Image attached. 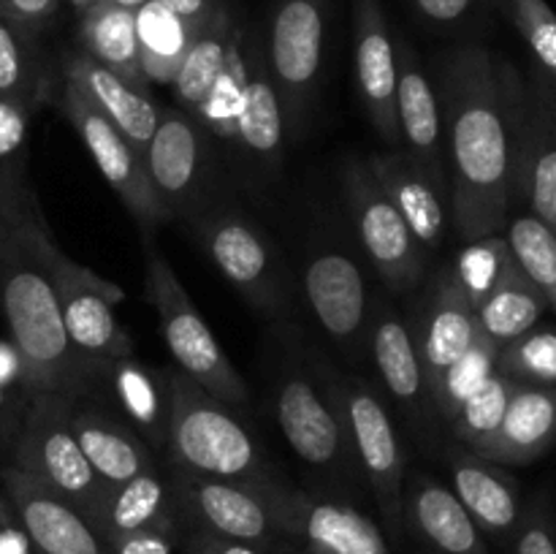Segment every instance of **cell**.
Wrapping results in <instances>:
<instances>
[{"instance_id":"obj_1","label":"cell","mask_w":556,"mask_h":554,"mask_svg":"<svg viewBox=\"0 0 556 554\" xmlns=\"http://www.w3.org/2000/svg\"><path fill=\"white\" fill-rule=\"evenodd\" d=\"M448 212L456 237L503 234L516 201L525 92L519 74L483 47H462L440 71Z\"/></svg>"},{"instance_id":"obj_2","label":"cell","mask_w":556,"mask_h":554,"mask_svg":"<svg viewBox=\"0 0 556 554\" xmlns=\"http://www.w3.org/2000/svg\"><path fill=\"white\" fill-rule=\"evenodd\" d=\"M54 242L41 204L0 217V313L30 396H87L101 369L74 351L60 315L47 250Z\"/></svg>"},{"instance_id":"obj_3","label":"cell","mask_w":556,"mask_h":554,"mask_svg":"<svg viewBox=\"0 0 556 554\" xmlns=\"http://www.w3.org/2000/svg\"><path fill=\"white\" fill-rule=\"evenodd\" d=\"M172 375V418H168V465L201 478L237 483L275 481L264 449L239 421L231 405L212 396L179 369Z\"/></svg>"},{"instance_id":"obj_4","label":"cell","mask_w":556,"mask_h":554,"mask_svg":"<svg viewBox=\"0 0 556 554\" xmlns=\"http://www.w3.org/2000/svg\"><path fill=\"white\" fill-rule=\"evenodd\" d=\"M74 402L68 394L30 396L20 429L11 440L9 465L20 467L22 473L68 500L96 525L109 487L96 476L85 451L76 443L71 429Z\"/></svg>"},{"instance_id":"obj_5","label":"cell","mask_w":556,"mask_h":554,"mask_svg":"<svg viewBox=\"0 0 556 554\" xmlns=\"http://www.w3.org/2000/svg\"><path fill=\"white\" fill-rule=\"evenodd\" d=\"M144 293L155 310L163 342L177 362L179 373L188 375L193 383L226 405H244L250 400L248 383L212 335L174 266L157 250L147 253Z\"/></svg>"},{"instance_id":"obj_6","label":"cell","mask_w":556,"mask_h":554,"mask_svg":"<svg viewBox=\"0 0 556 554\" xmlns=\"http://www.w3.org/2000/svg\"><path fill=\"white\" fill-rule=\"evenodd\" d=\"M190 223L212 264L255 310L269 315L286 313L291 304V280L282 255L258 223L233 206H206Z\"/></svg>"},{"instance_id":"obj_7","label":"cell","mask_w":556,"mask_h":554,"mask_svg":"<svg viewBox=\"0 0 556 554\" xmlns=\"http://www.w3.org/2000/svg\"><path fill=\"white\" fill-rule=\"evenodd\" d=\"M326 380L340 402L353 456L372 487L380 516L386 521V532L389 538H400L405 530L402 505H405L407 467L405 449H402L400 432L391 421L389 407L383 405L378 391L367 380L337 373Z\"/></svg>"},{"instance_id":"obj_8","label":"cell","mask_w":556,"mask_h":554,"mask_svg":"<svg viewBox=\"0 0 556 554\" xmlns=\"http://www.w3.org/2000/svg\"><path fill=\"white\" fill-rule=\"evenodd\" d=\"M47 261L58 291L65 335L74 351L96 367L130 356L134 340L114 315V304L125 299L123 288L71 259L58 242L49 244Z\"/></svg>"},{"instance_id":"obj_9","label":"cell","mask_w":556,"mask_h":554,"mask_svg":"<svg viewBox=\"0 0 556 554\" xmlns=\"http://www.w3.org/2000/svg\"><path fill=\"white\" fill-rule=\"evenodd\" d=\"M277 424L293 454L318 473L342 476L356 465L340 402L329 380H318L302 362L282 369L275 402Z\"/></svg>"},{"instance_id":"obj_10","label":"cell","mask_w":556,"mask_h":554,"mask_svg":"<svg viewBox=\"0 0 556 554\" xmlns=\"http://www.w3.org/2000/svg\"><path fill=\"white\" fill-rule=\"evenodd\" d=\"M345 199L358 244L380 280L394 293L413 291L427 275L429 253L383 193L367 163L348 166Z\"/></svg>"},{"instance_id":"obj_11","label":"cell","mask_w":556,"mask_h":554,"mask_svg":"<svg viewBox=\"0 0 556 554\" xmlns=\"http://www.w3.org/2000/svg\"><path fill=\"white\" fill-rule=\"evenodd\" d=\"M58 103L60 112L65 114L71 128L76 130L81 144L87 147L90 158L96 161L101 177L119 196L123 206L134 215L141 231L147 234L155 226H161V223H166L168 215L161 201H157L155 190H152L144 158L103 117L101 109L68 76H63V81H60Z\"/></svg>"},{"instance_id":"obj_12","label":"cell","mask_w":556,"mask_h":554,"mask_svg":"<svg viewBox=\"0 0 556 554\" xmlns=\"http://www.w3.org/2000/svg\"><path fill=\"white\" fill-rule=\"evenodd\" d=\"M166 473L179 521H188L195 530L248 541L255 546H266L282 536L275 516V489L280 487V481L264 487L220 481V478L190 476L172 465Z\"/></svg>"},{"instance_id":"obj_13","label":"cell","mask_w":556,"mask_h":554,"mask_svg":"<svg viewBox=\"0 0 556 554\" xmlns=\"http://www.w3.org/2000/svg\"><path fill=\"white\" fill-rule=\"evenodd\" d=\"M215 147L199 123L179 106L161 109V123L144 152L147 174L157 201L172 217L195 215L210 206Z\"/></svg>"},{"instance_id":"obj_14","label":"cell","mask_w":556,"mask_h":554,"mask_svg":"<svg viewBox=\"0 0 556 554\" xmlns=\"http://www.w3.org/2000/svg\"><path fill=\"white\" fill-rule=\"evenodd\" d=\"M326 9L329 0H280L271 14L266 65L280 96L286 128L293 136L313 106L324 63Z\"/></svg>"},{"instance_id":"obj_15","label":"cell","mask_w":556,"mask_h":554,"mask_svg":"<svg viewBox=\"0 0 556 554\" xmlns=\"http://www.w3.org/2000/svg\"><path fill=\"white\" fill-rule=\"evenodd\" d=\"M302 288L326 335L342 351L356 353L364 335H369L372 299L367 291V277L351 250L329 242L315 244L304 261Z\"/></svg>"},{"instance_id":"obj_16","label":"cell","mask_w":556,"mask_h":554,"mask_svg":"<svg viewBox=\"0 0 556 554\" xmlns=\"http://www.w3.org/2000/svg\"><path fill=\"white\" fill-rule=\"evenodd\" d=\"M0 489L36 554H112L106 538L79 508L20 467L5 465L0 470Z\"/></svg>"},{"instance_id":"obj_17","label":"cell","mask_w":556,"mask_h":554,"mask_svg":"<svg viewBox=\"0 0 556 554\" xmlns=\"http://www.w3.org/2000/svg\"><path fill=\"white\" fill-rule=\"evenodd\" d=\"M275 516L282 536L302 538L309 554H389L378 525L348 503L309 498L280 483L275 489Z\"/></svg>"},{"instance_id":"obj_18","label":"cell","mask_w":556,"mask_h":554,"mask_svg":"<svg viewBox=\"0 0 556 554\" xmlns=\"http://www.w3.org/2000/svg\"><path fill=\"white\" fill-rule=\"evenodd\" d=\"M353 52L358 96L367 117L386 144L402 147L396 125V47L378 0L353 3Z\"/></svg>"},{"instance_id":"obj_19","label":"cell","mask_w":556,"mask_h":554,"mask_svg":"<svg viewBox=\"0 0 556 554\" xmlns=\"http://www.w3.org/2000/svg\"><path fill=\"white\" fill-rule=\"evenodd\" d=\"M410 329L418 358H421L424 378H427V389H432L443 378L445 369L459 362L470 351L472 342L481 337L476 310L456 286L448 266L434 275L432 288L418 310L416 326Z\"/></svg>"},{"instance_id":"obj_20","label":"cell","mask_w":556,"mask_h":554,"mask_svg":"<svg viewBox=\"0 0 556 554\" xmlns=\"http://www.w3.org/2000/svg\"><path fill=\"white\" fill-rule=\"evenodd\" d=\"M369 351H372L375 369L383 380L391 400L400 405L407 421L427 432L432 424L434 407L429 400L427 378H424L421 358H418L413 329L394 307L383 302H372V318H369Z\"/></svg>"},{"instance_id":"obj_21","label":"cell","mask_w":556,"mask_h":554,"mask_svg":"<svg viewBox=\"0 0 556 554\" xmlns=\"http://www.w3.org/2000/svg\"><path fill=\"white\" fill-rule=\"evenodd\" d=\"M516 196L530 204V215L556 234V92L541 76H535L532 90L525 92Z\"/></svg>"},{"instance_id":"obj_22","label":"cell","mask_w":556,"mask_h":554,"mask_svg":"<svg viewBox=\"0 0 556 554\" xmlns=\"http://www.w3.org/2000/svg\"><path fill=\"white\" fill-rule=\"evenodd\" d=\"M396 125H400V141L405 147L402 152L416 161L429 174V179L448 196L438 90L407 47L396 52Z\"/></svg>"},{"instance_id":"obj_23","label":"cell","mask_w":556,"mask_h":554,"mask_svg":"<svg viewBox=\"0 0 556 554\" xmlns=\"http://www.w3.org/2000/svg\"><path fill=\"white\" fill-rule=\"evenodd\" d=\"M71 429L90 467L106 487H117L157 467L150 443L128 421L103 411L101 405H92L87 396H79L71 407Z\"/></svg>"},{"instance_id":"obj_24","label":"cell","mask_w":556,"mask_h":554,"mask_svg":"<svg viewBox=\"0 0 556 554\" xmlns=\"http://www.w3.org/2000/svg\"><path fill=\"white\" fill-rule=\"evenodd\" d=\"M405 527L432 554H489L483 532L470 519L456 494L427 473L405 481Z\"/></svg>"},{"instance_id":"obj_25","label":"cell","mask_w":556,"mask_h":554,"mask_svg":"<svg viewBox=\"0 0 556 554\" xmlns=\"http://www.w3.org/2000/svg\"><path fill=\"white\" fill-rule=\"evenodd\" d=\"M63 76L74 79L87 92V98L101 109L103 117L144 158L157 123H161V106L152 101L147 87L130 85L123 76L103 68L101 63L81 52L65 58Z\"/></svg>"},{"instance_id":"obj_26","label":"cell","mask_w":556,"mask_h":554,"mask_svg":"<svg viewBox=\"0 0 556 554\" xmlns=\"http://www.w3.org/2000/svg\"><path fill=\"white\" fill-rule=\"evenodd\" d=\"M367 166L424 250H438L448 228V196L405 152H378Z\"/></svg>"},{"instance_id":"obj_27","label":"cell","mask_w":556,"mask_h":554,"mask_svg":"<svg viewBox=\"0 0 556 554\" xmlns=\"http://www.w3.org/2000/svg\"><path fill=\"white\" fill-rule=\"evenodd\" d=\"M98 383H106L114 402L125 413L130 427L150 443V449L166 451L168 418H172V375L136 358V353L103 364Z\"/></svg>"},{"instance_id":"obj_28","label":"cell","mask_w":556,"mask_h":554,"mask_svg":"<svg viewBox=\"0 0 556 554\" xmlns=\"http://www.w3.org/2000/svg\"><path fill=\"white\" fill-rule=\"evenodd\" d=\"M556 440V386L516 383L497 432L481 449L494 465H530Z\"/></svg>"},{"instance_id":"obj_29","label":"cell","mask_w":556,"mask_h":554,"mask_svg":"<svg viewBox=\"0 0 556 554\" xmlns=\"http://www.w3.org/2000/svg\"><path fill=\"white\" fill-rule=\"evenodd\" d=\"M451 492L470 514L478 530L497 538L516 532L521 521L519 487L508 473L500 470V465L483 459L476 451L462 449L451 456Z\"/></svg>"},{"instance_id":"obj_30","label":"cell","mask_w":556,"mask_h":554,"mask_svg":"<svg viewBox=\"0 0 556 554\" xmlns=\"http://www.w3.org/2000/svg\"><path fill=\"white\" fill-rule=\"evenodd\" d=\"M177 521L179 516L168 473L155 467L106 489V498L96 516V530L112 546L117 538L134 536V532L157 530L174 536Z\"/></svg>"},{"instance_id":"obj_31","label":"cell","mask_w":556,"mask_h":554,"mask_svg":"<svg viewBox=\"0 0 556 554\" xmlns=\"http://www.w3.org/2000/svg\"><path fill=\"white\" fill-rule=\"evenodd\" d=\"M286 114L271 81L266 52L250 41V74L244 90V106L239 114V155L261 172H277L286 152Z\"/></svg>"},{"instance_id":"obj_32","label":"cell","mask_w":556,"mask_h":554,"mask_svg":"<svg viewBox=\"0 0 556 554\" xmlns=\"http://www.w3.org/2000/svg\"><path fill=\"white\" fill-rule=\"evenodd\" d=\"M79 43L81 54L114 71L130 85L147 87L150 81L141 74L139 38H136V11L119 9L109 0H98L87 11H81Z\"/></svg>"},{"instance_id":"obj_33","label":"cell","mask_w":556,"mask_h":554,"mask_svg":"<svg viewBox=\"0 0 556 554\" xmlns=\"http://www.w3.org/2000/svg\"><path fill=\"white\" fill-rule=\"evenodd\" d=\"M546 310L548 304L543 299V293L519 269L516 259H510L503 277L497 280V286L476 307V318L489 340H494L497 345H505V342L535 329Z\"/></svg>"},{"instance_id":"obj_34","label":"cell","mask_w":556,"mask_h":554,"mask_svg":"<svg viewBox=\"0 0 556 554\" xmlns=\"http://www.w3.org/2000/svg\"><path fill=\"white\" fill-rule=\"evenodd\" d=\"M250 74V41L237 30L226 65L217 74L215 85L206 92L201 106L195 109L193 119L204 128L210 141H217L228 155H239V114L244 106V90H248Z\"/></svg>"},{"instance_id":"obj_35","label":"cell","mask_w":556,"mask_h":554,"mask_svg":"<svg viewBox=\"0 0 556 554\" xmlns=\"http://www.w3.org/2000/svg\"><path fill=\"white\" fill-rule=\"evenodd\" d=\"M199 30L161 0H147L136 11V38L144 79L150 85H172Z\"/></svg>"},{"instance_id":"obj_36","label":"cell","mask_w":556,"mask_h":554,"mask_svg":"<svg viewBox=\"0 0 556 554\" xmlns=\"http://www.w3.org/2000/svg\"><path fill=\"white\" fill-rule=\"evenodd\" d=\"M233 38H237V27H233L231 16L223 9H217L212 20L195 33L193 43H190L188 54H185L182 65H179L177 76L172 81L179 109L188 112L190 117L201 106L206 92L215 85L217 74L226 65Z\"/></svg>"},{"instance_id":"obj_37","label":"cell","mask_w":556,"mask_h":554,"mask_svg":"<svg viewBox=\"0 0 556 554\" xmlns=\"http://www.w3.org/2000/svg\"><path fill=\"white\" fill-rule=\"evenodd\" d=\"M36 109L20 98L0 96V217L38 204L27 182V134Z\"/></svg>"},{"instance_id":"obj_38","label":"cell","mask_w":556,"mask_h":554,"mask_svg":"<svg viewBox=\"0 0 556 554\" xmlns=\"http://www.w3.org/2000/svg\"><path fill=\"white\" fill-rule=\"evenodd\" d=\"M49 87L52 81L38 54L36 36L0 14V96L41 106L49 96Z\"/></svg>"},{"instance_id":"obj_39","label":"cell","mask_w":556,"mask_h":554,"mask_svg":"<svg viewBox=\"0 0 556 554\" xmlns=\"http://www.w3.org/2000/svg\"><path fill=\"white\" fill-rule=\"evenodd\" d=\"M497 356L500 345L494 340H489L481 331L476 342H472L470 351L459 358V362L451 364L445 369L443 378L429 389V400H432L434 416L443 418L445 424L454 421V416L459 413V407L497 373Z\"/></svg>"},{"instance_id":"obj_40","label":"cell","mask_w":556,"mask_h":554,"mask_svg":"<svg viewBox=\"0 0 556 554\" xmlns=\"http://www.w3.org/2000/svg\"><path fill=\"white\" fill-rule=\"evenodd\" d=\"M505 239L519 269L530 277L556 315V234L535 215H519L508 223Z\"/></svg>"},{"instance_id":"obj_41","label":"cell","mask_w":556,"mask_h":554,"mask_svg":"<svg viewBox=\"0 0 556 554\" xmlns=\"http://www.w3.org/2000/svg\"><path fill=\"white\" fill-rule=\"evenodd\" d=\"M514 389L516 380H510L508 375L503 373H494L492 378H489L486 383L459 407L454 421L448 424V427L454 429V438L459 440L465 449L481 454L483 445H486L489 440H492V435L497 432Z\"/></svg>"},{"instance_id":"obj_42","label":"cell","mask_w":556,"mask_h":554,"mask_svg":"<svg viewBox=\"0 0 556 554\" xmlns=\"http://www.w3.org/2000/svg\"><path fill=\"white\" fill-rule=\"evenodd\" d=\"M510 259H514V253H510V244L508 239H505V234H489V237L467 242V248L462 250L459 259L448 266L456 286H459L462 293L470 299L472 310H476L478 304L483 302V297L497 286V280L503 277Z\"/></svg>"},{"instance_id":"obj_43","label":"cell","mask_w":556,"mask_h":554,"mask_svg":"<svg viewBox=\"0 0 556 554\" xmlns=\"http://www.w3.org/2000/svg\"><path fill=\"white\" fill-rule=\"evenodd\" d=\"M497 373L516 383L556 386V329H532L500 345Z\"/></svg>"},{"instance_id":"obj_44","label":"cell","mask_w":556,"mask_h":554,"mask_svg":"<svg viewBox=\"0 0 556 554\" xmlns=\"http://www.w3.org/2000/svg\"><path fill=\"white\" fill-rule=\"evenodd\" d=\"M503 11L530 47L538 76L556 92V11L546 0H505Z\"/></svg>"},{"instance_id":"obj_45","label":"cell","mask_w":556,"mask_h":554,"mask_svg":"<svg viewBox=\"0 0 556 554\" xmlns=\"http://www.w3.org/2000/svg\"><path fill=\"white\" fill-rule=\"evenodd\" d=\"M516 554H556V530L548 511L535 505L516 527Z\"/></svg>"},{"instance_id":"obj_46","label":"cell","mask_w":556,"mask_h":554,"mask_svg":"<svg viewBox=\"0 0 556 554\" xmlns=\"http://www.w3.org/2000/svg\"><path fill=\"white\" fill-rule=\"evenodd\" d=\"M60 0H0V14L38 38L58 11Z\"/></svg>"},{"instance_id":"obj_47","label":"cell","mask_w":556,"mask_h":554,"mask_svg":"<svg viewBox=\"0 0 556 554\" xmlns=\"http://www.w3.org/2000/svg\"><path fill=\"white\" fill-rule=\"evenodd\" d=\"M185 549L188 554H264L261 546L248 541H233V538H223L215 536V532H206V530H195L188 536L185 541Z\"/></svg>"},{"instance_id":"obj_48","label":"cell","mask_w":556,"mask_h":554,"mask_svg":"<svg viewBox=\"0 0 556 554\" xmlns=\"http://www.w3.org/2000/svg\"><path fill=\"white\" fill-rule=\"evenodd\" d=\"M172 532H134V536L117 538L112 543V554H174Z\"/></svg>"},{"instance_id":"obj_49","label":"cell","mask_w":556,"mask_h":554,"mask_svg":"<svg viewBox=\"0 0 556 554\" xmlns=\"http://www.w3.org/2000/svg\"><path fill=\"white\" fill-rule=\"evenodd\" d=\"M0 554H36L30 538L22 530L3 498H0Z\"/></svg>"},{"instance_id":"obj_50","label":"cell","mask_w":556,"mask_h":554,"mask_svg":"<svg viewBox=\"0 0 556 554\" xmlns=\"http://www.w3.org/2000/svg\"><path fill=\"white\" fill-rule=\"evenodd\" d=\"M416 5H418V11L427 16V20L448 25V22L462 20V16L467 14V9L472 5V0H416Z\"/></svg>"},{"instance_id":"obj_51","label":"cell","mask_w":556,"mask_h":554,"mask_svg":"<svg viewBox=\"0 0 556 554\" xmlns=\"http://www.w3.org/2000/svg\"><path fill=\"white\" fill-rule=\"evenodd\" d=\"M161 3L168 5L174 14L182 16L185 22H190L195 30H199V27H204L206 22L212 20V14L217 11L215 0H161Z\"/></svg>"},{"instance_id":"obj_52","label":"cell","mask_w":556,"mask_h":554,"mask_svg":"<svg viewBox=\"0 0 556 554\" xmlns=\"http://www.w3.org/2000/svg\"><path fill=\"white\" fill-rule=\"evenodd\" d=\"M109 3L119 5V9H128V11H139L147 0H109Z\"/></svg>"},{"instance_id":"obj_53","label":"cell","mask_w":556,"mask_h":554,"mask_svg":"<svg viewBox=\"0 0 556 554\" xmlns=\"http://www.w3.org/2000/svg\"><path fill=\"white\" fill-rule=\"evenodd\" d=\"M68 3L74 5V9L81 14V11H87V9H90V5H96L98 0H68Z\"/></svg>"},{"instance_id":"obj_54","label":"cell","mask_w":556,"mask_h":554,"mask_svg":"<svg viewBox=\"0 0 556 554\" xmlns=\"http://www.w3.org/2000/svg\"><path fill=\"white\" fill-rule=\"evenodd\" d=\"M494 5H500V9H505V0H492Z\"/></svg>"}]
</instances>
